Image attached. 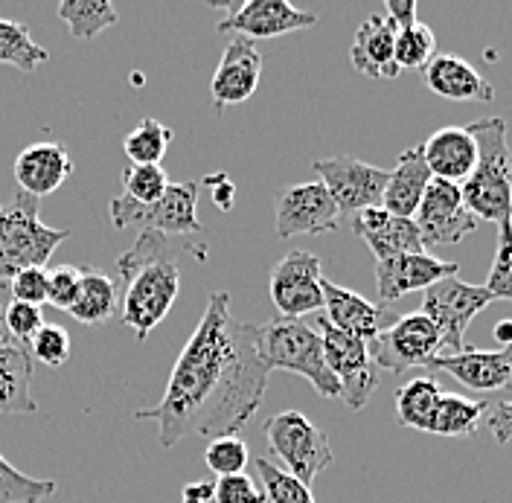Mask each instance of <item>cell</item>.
Here are the masks:
<instances>
[{"mask_svg":"<svg viewBox=\"0 0 512 503\" xmlns=\"http://www.w3.org/2000/svg\"><path fill=\"white\" fill-rule=\"evenodd\" d=\"M227 303V291L207 297L160 402L134 413L140 422H158L163 448L187 437H236L265 402L271 373L259 358V323L236 320Z\"/></svg>","mask_w":512,"mask_h":503,"instance_id":"6da1fadb","label":"cell"},{"mask_svg":"<svg viewBox=\"0 0 512 503\" xmlns=\"http://www.w3.org/2000/svg\"><path fill=\"white\" fill-rule=\"evenodd\" d=\"M181 251H190L195 259H207V245H178V239H166L152 230L140 233L134 248L117 259V271L123 277V323L131 326L137 341H146L178 300Z\"/></svg>","mask_w":512,"mask_h":503,"instance_id":"7a4b0ae2","label":"cell"},{"mask_svg":"<svg viewBox=\"0 0 512 503\" xmlns=\"http://www.w3.org/2000/svg\"><path fill=\"white\" fill-rule=\"evenodd\" d=\"M469 128L478 140V163L460 184L463 201L478 221H512V149L507 123L501 117H489Z\"/></svg>","mask_w":512,"mask_h":503,"instance_id":"3957f363","label":"cell"},{"mask_svg":"<svg viewBox=\"0 0 512 503\" xmlns=\"http://www.w3.org/2000/svg\"><path fill=\"white\" fill-rule=\"evenodd\" d=\"M259 358L271 370H286L306 378L323 399H341V387L326 367L320 332L294 317H277L271 323H259Z\"/></svg>","mask_w":512,"mask_h":503,"instance_id":"277c9868","label":"cell"},{"mask_svg":"<svg viewBox=\"0 0 512 503\" xmlns=\"http://www.w3.org/2000/svg\"><path fill=\"white\" fill-rule=\"evenodd\" d=\"M70 233L67 227H47L38 216V201L18 189L9 204H0V280L24 268H44Z\"/></svg>","mask_w":512,"mask_h":503,"instance_id":"5b68a950","label":"cell"},{"mask_svg":"<svg viewBox=\"0 0 512 503\" xmlns=\"http://www.w3.org/2000/svg\"><path fill=\"white\" fill-rule=\"evenodd\" d=\"M198 181H184V184H169L155 204H134L126 195H117L111 201V224L117 230H152L166 239H181V236H201L204 224L198 221Z\"/></svg>","mask_w":512,"mask_h":503,"instance_id":"8992f818","label":"cell"},{"mask_svg":"<svg viewBox=\"0 0 512 503\" xmlns=\"http://www.w3.org/2000/svg\"><path fill=\"white\" fill-rule=\"evenodd\" d=\"M265 440L268 448L283 460V472L297 477L303 486H309L335 460L329 437L300 410H283L271 416L265 422Z\"/></svg>","mask_w":512,"mask_h":503,"instance_id":"52a82bcc","label":"cell"},{"mask_svg":"<svg viewBox=\"0 0 512 503\" xmlns=\"http://www.w3.org/2000/svg\"><path fill=\"white\" fill-rule=\"evenodd\" d=\"M489 303H495V297L483 285L466 283L460 277H448V280H440L437 285L422 291L419 312L437 326V332L443 338V355H457L466 346L463 344L466 329Z\"/></svg>","mask_w":512,"mask_h":503,"instance_id":"ba28073f","label":"cell"},{"mask_svg":"<svg viewBox=\"0 0 512 503\" xmlns=\"http://www.w3.org/2000/svg\"><path fill=\"white\" fill-rule=\"evenodd\" d=\"M367 349L376 370L408 373V370H428V364L443 355V338L422 312H411L396 317L376 341L367 344Z\"/></svg>","mask_w":512,"mask_h":503,"instance_id":"9c48e42d","label":"cell"},{"mask_svg":"<svg viewBox=\"0 0 512 503\" xmlns=\"http://www.w3.org/2000/svg\"><path fill=\"white\" fill-rule=\"evenodd\" d=\"M312 326H318L326 367L341 387L344 405L350 410H361L379 387V370L370 358V349L364 341L335 329L326 317H318V323Z\"/></svg>","mask_w":512,"mask_h":503,"instance_id":"30bf717a","label":"cell"},{"mask_svg":"<svg viewBox=\"0 0 512 503\" xmlns=\"http://www.w3.org/2000/svg\"><path fill=\"white\" fill-rule=\"evenodd\" d=\"M312 169L318 172L320 184L326 187L341 216H355L361 210L382 207V195L390 175L387 169H379L352 155L320 158L312 163Z\"/></svg>","mask_w":512,"mask_h":503,"instance_id":"8fae6325","label":"cell"},{"mask_svg":"<svg viewBox=\"0 0 512 503\" xmlns=\"http://www.w3.org/2000/svg\"><path fill=\"white\" fill-rule=\"evenodd\" d=\"M268 294L280 317L303 320L323 309V274L318 256L309 251L286 253L268 274Z\"/></svg>","mask_w":512,"mask_h":503,"instance_id":"7c38bea8","label":"cell"},{"mask_svg":"<svg viewBox=\"0 0 512 503\" xmlns=\"http://www.w3.org/2000/svg\"><path fill=\"white\" fill-rule=\"evenodd\" d=\"M414 224L419 230L422 245H457L466 236H472L478 230L480 221L469 213L463 192L457 184L437 181L431 178V184L425 189L419 207L414 213Z\"/></svg>","mask_w":512,"mask_h":503,"instance_id":"4fadbf2b","label":"cell"},{"mask_svg":"<svg viewBox=\"0 0 512 503\" xmlns=\"http://www.w3.org/2000/svg\"><path fill=\"white\" fill-rule=\"evenodd\" d=\"M341 224V213L329 198L326 187L315 184H291L277 195V236H318L332 233Z\"/></svg>","mask_w":512,"mask_h":503,"instance_id":"5bb4252c","label":"cell"},{"mask_svg":"<svg viewBox=\"0 0 512 503\" xmlns=\"http://www.w3.org/2000/svg\"><path fill=\"white\" fill-rule=\"evenodd\" d=\"M318 27V15L306 9H294L286 0H248L230 9V15L219 21V32H233L239 38H280L288 32Z\"/></svg>","mask_w":512,"mask_h":503,"instance_id":"9a60e30c","label":"cell"},{"mask_svg":"<svg viewBox=\"0 0 512 503\" xmlns=\"http://www.w3.org/2000/svg\"><path fill=\"white\" fill-rule=\"evenodd\" d=\"M428 373H448L466 390L475 393H504L512 390V344L486 352L478 346H463L457 355H440L428 364Z\"/></svg>","mask_w":512,"mask_h":503,"instance_id":"2e32d148","label":"cell"},{"mask_svg":"<svg viewBox=\"0 0 512 503\" xmlns=\"http://www.w3.org/2000/svg\"><path fill=\"white\" fill-rule=\"evenodd\" d=\"M460 265L457 262H443L428 251L405 253V256H393L376 262V288H379V300L382 306H390L396 300H402L411 291H425L440 280L457 277Z\"/></svg>","mask_w":512,"mask_h":503,"instance_id":"e0dca14e","label":"cell"},{"mask_svg":"<svg viewBox=\"0 0 512 503\" xmlns=\"http://www.w3.org/2000/svg\"><path fill=\"white\" fill-rule=\"evenodd\" d=\"M262 79V56L248 38H233L222 53V62L213 73L210 82V96L213 108L224 114L230 105H242L256 94V85Z\"/></svg>","mask_w":512,"mask_h":503,"instance_id":"ac0fdd59","label":"cell"},{"mask_svg":"<svg viewBox=\"0 0 512 503\" xmlns=\"http://www.w3.org/2000/svg\"><path fill=\"white\" fill-rule=\"evenodd\" d=\"M323 309H326L323 317L335 329L347 332V335L364 341V344L376 341L384 329L396 320V315L387 306H376L367 297L355 294L344 285L329 283V280H323Z\"/></svg>","mask_w":512,"mask_h":503,"instance_id":"d6986e66","label":"cell"},{"mask_svg":"<svg viewBox=\"0 0 512 503\" xmlns=\"http://www.w3.org/2000/svg\"><path fill=\"white\" fill-rule=\"evenodd\" d=\"M419 149H422V158H425L431 178L457 184V187L472 175V169L478 163V140L469 126L440 128Z\"/></svg>","mask_w":512,"mask_h":503,"instance_id":"ffe728a7","label":"cell"},{"mask_svg":"<svg viewBox=\"0 0 512 503\" xmlns=\"http://www.w3.org/2000/svg\"><path fill=\"white\" fill-rule=\"evenodd\" d=\"M352 233L358 239H364V245L373 251L376 262L393 259V256H405V253H422L425 245L419 239L414 219H399L390 216L382 207L373 210H361L350 219Z\"/></svg>","mask_w":512,"mask_h":503,"instance_id":"44dd1931","label":"cell"},{"mask_svg":"<svg viewBox=\"0 0 512 503\" xmlns=\"http://www.w3.org/2000/svg\"><path fill=\"white\" fill-rule=\"evenodd\" d=\"M12 172H15V181H18L21 192L41 201L44 195H53L73 175V160H70V152L62 143L41 140V143L27 146L15 158Z\"/></svg>","mask_w":512,"mask_h":503,"instance_id":"7402d4cb","label":"cell"},{"mask_svg":"<svg viewBox=\"0 0 512 503\" xmlns=\"http://www.w3.org/2000/svg\"><path fill=\"white\" fill-rule=\"evenodd\" d=\"M393 47H396V27L384 15H370L352 38V67L367 79H396L402 70L396 67Z\"/></svg>","mask_w":512,"mask_h":503,"instance_id":"603a6c76","label":"cell"},{"mask_svg":"<svg viewBox=\"0 0 512 503\" xmlns=\"http://www.w3.org/2000/svg\"><path fill=\"white\" fill-rule=\"evenodd\" d=\"M422 73H425V85L451 102H492L495 99V88L460 56L437 53Z\"/></svg>","mask_w":512,"mask_h":503,"instance_id":"cb8c5ba5","label":"cell"},{"mask_svg":"<svg viewBox=\"0 0 512 503\" xmlns=\"http://www.w3.org/2000/svg\"><path fill=\"white\" fill-rule=\"evenodd\" d=\"M428 184H431V172L425 166L422 149L419 146L405 149L396 160L393 172L387 175L382 210H387L390 216H399V219H414L416 207H419Z\"/></svg>","mask_w":512,"mask_h":503,"instance_id":"d4e9b609","label":"cell"},{"mask_svg":"<svg viewBox=\"0 0 512 503\" xmlns=\"http://www.w3.org/2000/svg\"><path fill=\"white\" fill-rule=\"evenodd\" d=\"M32 399V358L27 346L0 349V413H35Z\"/></svg>","mask_w":512,"mask_h":503,"instance_id":"484cf974","label":"cell"},{"mask_svg":"<svg viewBox=\"0 0 512 503\" xmlns=\"http://www.w3.org/2000/svg\"><path fill=\"white\" fill-rule=\"evenodd\" d=\"M117 285L96 268H82V283L73 306L67 309L85 326H102L117 312Z\"/></svg>","mask_w":512,"mask_h":503,"instance_id":"4316f807","label":"cell"},{"mask_svg":"<svg viewBox=\"0 0 512 503\" xmlns=\"http://www.w3.org/2000/svg\"><path fill=\"white\" fill-rule=\"evenodd\" d=\"M486 416V402L466 399L457 393H443L437 408L431 413V422L425 434L434 437H472L478 431L480 419Z\"/></svg>","mask_w":512,"mask_h":503,"instance_id":"83f0119b","label":"cell"},{"mask_svg":"<svg viewBox=\"0 0 512 503\" xmlns=\"http://www.w3.org/2000/svg\"><path fill=\"white\" fill-rule=\"evenodd\" d=\"M443 390L434 376H416L396 390V419L402 428L425 431Z\"/></svg>","mask_w":512,"mask_h":503,"instance_id":"f1b7e54d","label":"cell"},{"mask_svg":"<svg viewBox=\"0 0 512 503\" xmlns=\"http://www.w3.org/2000/svg\"><path fill=\"white\" fill-rule=\"evenodd\" d=\"M47 59H50V53L32 38L27 24L0 18V64H9V67H18L24 73H32V70H38V64H44Z\"/></svg>","mask_w":512,"mask_h":503,"instance_id":"f546056e","label":"cell"},{"mask_svg":"<svg viewBox=\"0 0 512 503\" xmlns=\"http://www.w3.org/2000/svg\"><path fill=\"white\" fill-rule=\"evenodd\" d=\"M59 18L73 38H96L99 32L117 24V9L108 0H62Z\"/></svg>","mask_w":512,"mask_h":503,"instance_id":"4dcf8cb0","label":"cell"},{"mask_svg":"<svg viewBox=\"0 0 512 503\" xmlns=\"http://www.w3.org/2000/svg\"><path fill=\"white\" fill-rule=\"evenodd\" d=\"M172 143V128L158 123L155 117L140 120V126L131 128L123 140V152L128 163L134 166H160V160L166 155Z\"/></svg>","mask_w":512,"mask_h":503,"instance_id":"1f68e13d","label":"cell"},{"mask_svg":"<svg viewBox=\"0 0 512 503\" xmlns=\"http://www.w3.org/2000/svg\"><path fill=\"white\" fill-rule=\"evenodd\" d=\"M434 56H437V35L431 27L416 21L405 30H396L393 59L399 70H425Z\"/></svg>","mask_w":512,"mask_h":503,"instance_id":"d6a6232c","label":"cell"},{"mask_svg":"<svg viewBox=\"0 0 512 503\" xmlns=\"http://www.w3.org/2000/svg\"><path fill=\"white\" fill-rule=\"evenodd\" d=\"M56 492L53 480H38L15 469L0 454V503H41Z\"/></svg>","mask_w":512,"mask_h":503,"instance_id":"836d02e7","label":"cell"},{"mask_svg":"<svg viewBox=\"0 0 512 503\" xmlns=\"http://www.w3.org/2000/svg\"><path fill=\"white\" fill-rule=\"evenodd\" d=\"M254 466L256 472H259L262 492H265V501L268 503H315L309 486H303L297 477H291L280 466H274L268 457H256Z\"/></svg>","mask_w":512,"mask_h":503,"instance_id":"e575fe53","label":"cell"},{"mask_svg":"<svg viewBox=\"0 0 512 503\" xmlns=\"http://www.w3.org/2000/svg\"><path fill=\"white\" fill-rule=\"evenodd\" d=\"M251 460L248 445L239 437H219L210 440L207 451H204V463L216 477H233V474H245Z\"/></svg>","mask_w":512,"mask_h":503,"instance_id":"d590c367","label":"cell"},{"mask_svg":"<svg viewBox=\"0 0 512 503\" xmlns=\"http://www.w3.org/2000/svg\"><path fill=\"white\" fill-rule=\"evenodd\" d=\"M123 187H126V198H131L134 204H155L169 189V178H166L163 166L128 163L123 169Z\"/></svg>","mask_w":512,"mask_h":503,"instance_id":"8d00e7d4","label":"cell"},{"mask_svg":"<svg viewBox=\"0 0 512 503\" xmlns=\"http://www.w3.org/2000/svg\"><path fill=\"white\" fill-rule=\"evenodd\" d=\"M483 288L495 300H512V221L498 224V248H495V262L486 274Z\"/></svg>","mask_w":512,"mask_h":503,"instance_id":"74e56055","label":"cell"},{"mask_svg":"<svg viewBox=\"0 0 512 503\" xmlns=\"http://www.w3.org/2000/svg\"><path fill=\"white\" fill-rule=\"evenodd\" d=\"M30 358L44 364V367H62L70 361V335L64 326H56V323H44L35 338L30 341Z\"/></svg>","mask_w":512,"mask_h":503,"instance_id":"f35d334b","label":"cell"},{"mask_svg":"<svg viewBox=\"0 0 512 503\" xmlns=\"http://www.w3.org/2000/svg\"><path fill=\"white\" fill-rule=\"evenodd\" d=\"M82 283V268L79 265H56L47 271V303L56 309H70Z\"/></svg>","mask_w":512,"mask_h":503,"instance_id":"ab89813d","label":"cell"},{"mask_svg":"<svg viewBox=\"0 0 512 503\" xmlns=\"http://www.w3.org/2000/svg\"><path fill=\"white\" fill-rule=\"evenodd\" d=\"M44 326V315L38 306H27V303H18L12 300L9 309H6V332L12 338V344L18 346H30V341L35 338V332Z\"/></svg>","mask_w":512,"mask_h":503,"instance_id":"60d3db41","label":"cell"},{"mask_svg":"<svg viewBox=\"0 0 512 503\" xmlns=\"http://www.w3.org/2000/svg\"><path fill=\"white\" fill-rule=\"evenodd\" d=\"M12 300L27 306H44L47 303V268H24L9 277Z\"/></svg>","mask_w":512,"mask_h":503,"instance_id":"b9f144b4","label":"cell"},{"mask_svg":"<svg viewBox=\"0 0 512 503\" xmlns=\"http://www.w3.org/2000/svg\"><path fill=\"white\" fill-rule=\"evenodd\" d=\"M213 492V503H268L265 492L256 489L254 480L248 474H233V477H219Z\"/></svg>","mask_w":512,"mask_h":503,"instance_id":"7bdbcfd3","label":"cell"},{"mask_svg":"<svg viewBox=\"0 0 512 503\" xmlns=\"http://www.w3.org/2000/svg\"><path fill=\"white\" fill-rule=\"evenodd\" d=\"M486 428H489L492 440L498 442V445L512 442V399H504V402H498L495 408L489 410Z\"/></svg>","mask_w":512,"mask_h":503,"instance_id":"ee69618b","label":"cell"},{"mask_svg":"<svg viewBox=\"0 0 512 503\" xmlns=\"http://www.w3.org/2000/svg\"><path fill=\"white\" fill-rule=\"evenodd\" d=\"M201 187H210L213 189V204L219 207V210H233V204H236V187H233V181H230V175H207V178H201L198 181Z\"/></svg>","mask_w":512,"mask_h":503,"instance_id":"f6af8a7d","label":"cell"},{"mask_svg":"<svg viewBox=\"0 0 512 503\" xmlns=\"http://www.w3.org/2000/svg\"><path fill=\"white\" fill-rule=\"evenodd\" d=\"M396 30H405L416 24V3L414 0H387V15H384Z\"/></svg>","mask_w":512,"mask_h":503,"instance_id":"bcb514c9","label":"cell"},{"mask_svg":"<svg viewBox=\"0 0 512 503\" xmlns=\"http://www.w3.org/2000/svg\"><path fill=\"white\" fill-rule=\"evenodd\" d=\"M213 492H216V486L210 480H195V483L184 486L181 503H213Z\"/></svg>","mask_w":512,"mask_h":503,"instance_id":"7dc6e473","label":"cell"},{"mask_svg":"<svg viewBox=\"0 0 512 503\" xmlns=\"http://www.w3.org/2000/svg\"><path fill=\"white\" fill-rule=\"evenodd\" d=\"M12 303V291H9V280H0V349L12 346V338L6 332V309Z\"/></svg>","mask_w":512,"mask_h":503,"instance_id":"c3c4849f","label":"cell"},{"mask_svg":"<svg viewBox=\"0 0 512 503\" xmlns=\"http://www.w3.org/2000/svg\"><path fill=\"white\" fill-rule=\"evenodd\" d=\"M495 341L504 346L512 344V320H501V323L495 326Z\"/></svg>","mask_w":512,"mask_h":503,"instance_id":"681fc988","label":"cell"}]
</instances>
